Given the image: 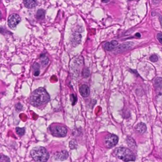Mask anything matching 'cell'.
Here are the masks:
<instances>
[{
  "mask_svg": "<svg viewBox=\"0 0 162 162\" xmlns=\"http://www.w3.org/2000/svg\"><path fill=\"white\" fill-rule=\"evenodd\" d=\"M118 45L117 41H112L111 42H106L104 44V47L106 51H111L116 48Z\"/></svg>",
  "mask_w": 162,
  "mask_h": 162,
  "instance_id": "11",
  "label": "cell"
},
{
  "mask_svg": "<svg viewBox=\"0 0 162 162\" xmlns=\"http://www.w3.org/2000/svg\"><path fill=\"white\" fill-rule=\"evenodd\" d=\"M21 21V18L17 14H14L10 15L8 19V24L12 29H14Z\"/></svg>",
  "mask_w": 162,
  "mask_h": 162,
  "instance_id": "6",
  "label": "cell"
},
{
  "mask_svg": "<svg viewBox=\"0 0 162 162\" xmlns=\"http://www.w3.org/2000/svg\"><path fill=\"white\" fill-rule=\"evenodd\" d=\"M50 97L46 90L43 87H40L34 90L30 96V103L35 107L41 106L47 103Z\"/></svg>",
  "mask_w": 162,
  "mask_h": 162,
  "instance_id": "1",
  "label": "cell"
},
{
  "mask_svg": "<svg viewBox=\"0 0 162 162\" xmlns=\"http://www.w3.org/2000/svg\"><path fill=\"white\" fill-rule=\"evenodd\" d=\"M114 155L124 162L135 161L136 157L133 152L126 147H117L114 151Z\"/></svg>",
  "mask_w": 162,
  "mask_h": 162,
  "instance_id": "2",
  "label": "cell"
},
{
  "mask_svg": "<svg viewBox=\"0 0 162 162\" xmlns=\"http://www.w3.org/2000/svg\"><path fill=\"white\" fill-rule=\"evenodd\" d=\"M154 87L155 92L158 96L162 95V78H157L154 81Z\"/></svg>",
  "mask_w": 162,
  "mask_h": 162,
  "instance_id": "7",
  "label": "cell"
},
{
  "mask_svg": "<svg viewBox=\"0 0 162 162\" xmlns=\"http://www.w3.org/2000/svg\"><path fill=\"white\" fill-rule=\"evenodd\" d=\"M135 129L138 133L143 134L147 130V127L146 124L144 123H139L135 127Z\"/></svg>",
  "mask_w": 162,
  "mask_h": 162,
  "instance_id": "12",
  "label": "cell"
},
{
  "mask_svg": "<svg viewBox=\"0 0 162 162\" xmlns=\"http://www.w3.org/2000/svg\"><path fill=\"white\" fill-rule=\"evenodd\" d=\"M8 1H9V0H8Z\"/></svg>",
  "mask_w": 162,
  "mask_h": 162,
  "instance_id": "24",
  "label": "cell"
},
{
  "mask_svg": "<svg viewBox=\"0 0 162 162\" xmlns=\"http://www.w3.org/2000/svg\"></svg>",
  "mask_w": 162,
  "mask_h": 162,
  "instance_id": "25",
  "label": "cell"
},
{
  "mask_svg": "<svg viewBox=\"0 0 162 162\" xmlns=\"http://www.w3.org/2000/svg\"><path fill=\"white\" fill-rule=\"evenodd\" d=\"M16 133L20 136H22L25 133V128L21 127H16Z\"/></svg>",
  "mask_w": 162,
  "mask_h": 162,
  "instance_id": "17",
  "label": "cell"
},
{
  "mask_svg": "<svg viewBox=\"0 0 162 162\" xmlns=\"http://www.w3.org/2000/svg\"><path fill=\"white\" fill-rule=\"evenodd\" d=\"M158 60V58L156 55H152V56H150V60L153 62H155L157 61Z\"/></svg>",
  "mask_w": 162,
  "mask_h": 162,
  "instance_id": "19",
  "label": "cell"
},
{
  "mask_svg": "<svg viewBox=\"0 0 162 162\" xmlns=\"http://www.w3.org/2000/svg\"><path fill=\"white\" fill-rule=\"evenodd\" d=\"M68 157V152L65 150L56 152L54 155L55 160L57 161H64L65 160L67 159Z\"/></svg>",
  "mask_w": 162,
  "mask_h": 162,
  "instance_id": "8",
  "label": "cell"
},
{
  "mask_svg": "<svg viewBox=\"0 0 162 162\" xmlns=\"http://www.w3.org/2000/svg\"><path fill=\"white\" fill-rule=\"evenodd\" d=\"M136 37H137L138 38H140L141 37V34L139 33H136Z\"/></svg>",
  "mask_w": 162,
  "mask_h": 162,
  "instance_id": "22",
  "label": "cell"
},
{
  "mask_svg": "<svg viewBox=\"0 0 162 162\" xmlns=\"http://www.w3.org/2000/svg\"><path fill=\"white\" fill-rule=\"evenodd\" d=\"M159 20L160 23L161 27L162 28V17L161 16H159Z\"/></svg>",
  "mask_w": 162,
  "mask_h": 162,
  "instance_id": "21",
  "label": "cell"
},
{
  "mask_svg": "<svg viewBox=\"0 0 162 162\" xmlns=\"http://www.w3.org/2000/svg\"><path fill=\"white\" fill-rule=\"evenodd\" d=\"M77 146V144L75 140H72L70 142V147L71 149L76 148Z\"/></svg>",
  "mask_w": 162,
  "mask_h": 162,
  "instance_id": "18",
  "label": "cell"
},
{
  "mask_svg": "<svg viewBox=\"0 0 162 162\" xmlns=\"http://www.w3.org/2000/svg\"><path fill=\"white\" fill-rule=\"evenodd\" d=\"M104 142L106 147L110 148L117 144L119 142V138L114 134H109L105 137Z\"/></svg>",
  "mask_w": 162,
  "mask_h": 162,
  "instance_id": "5",
  "label": "cell"
},
{
  "mask_svg": "<svg viewBox=\"0 0 162 162\" xmlns=\"http://www.w3.org/2000/svg\"><path fill=\"white\" fill-rule=\"evenodd\" d=\"M24 5L28 9H32L37 5V0H23Z\"/></svg>",
  "mask_w": 162,
  "mask_h": 162,
  "instance_id": "13",
  "label": "cell"
},
{
  "mask_svg": "<svg viewBox=\"0 0 162 162\" xmlns=\"http://www.w3.org/2000/svg\"><path fill=\"white\" fill-rule=\"evenodd\" d=\"M79 92L84 98H87L90 94V89L87 85H83L79 87Z\"/></svg>",
  "mask_w": 162,
  "mask_h": 162,
  "instance_id": "10",
  "label": "cell"
},
{
  "mask_svg": "<svg viewBox=\"0 0 162 162\" xmlns=\"http://www.w3.org/2000/svg\"><path fill=\"white\" fill-rule=\"evenodd\" d=\"M157 39L159 41L160 43L162 44V34L161 33H159L157 34Z\"/></svg>",
  "mask_w": 162,
  "mask_h": 162,
  "instance_id": "20",
  "label": "cell"
},
{
  "mask_svg": "<svg viewBox=\"0 0 162 162\" xmlns=\"http://www.w3.org/2000/svg\"><path fill=\"white\" fill-rule=\"evenodd\" d=\"M40 65L37 63H35L33 65L34 70V75L35 76H38L40 74Z\"/></svg>",
  "mask_w": 162,
  "mask_h": 162,
  "instance_id": "15",
  "label": "cell"
},
{
  "mask_svg": "<svg viewBox=\"0 0 162 162\" xmlns=\"http://www.w3.org/2000/svg\"><path fill=\"white\" fill-rule=\"evenodd\" d=\"M45 12L44 10L40 9L37 11L36 17L37 19L40 20H42L45 17Z\"/></svg>",
  "mask_w": 162,
  "mask_h": 162,
  "instance_id": "14",
  "label": "cell"
},
{
  "mask_svg": "<svg viewBox=\"0 0 162 162\" xmlns=\"http://www.w3.org/2000/svg\"><path fill=\"white\" fill-rule=\"evenodd\" d=\"M133 45V43L132 42H127V43L119 45V47H117L116 49L118 53H120V52H122L130 49Z\"/></svg>",
  "mask_w": 162,
  "mask_h": 162,
  "instance_id": "9",
  "label": "cell"
},
{
  "mask_svg": "<svg viewBox=\"0 0 162 162\" xmlns=\"http://www.w3.org/2000/svg\"><path fill=\"white\" fill-rule=\"evenodd\" d=\"M51 134L53 136L63 138L67 134V128L61 125H55L50 128Z\"/></svg>",
  "mask_w": 162,
  "mask_h": 162,
  "instance_id": "4",
  "label": "cell"
},
{
  "mask_svg": "<svg viewBox=\"0 0 162 162\" xmlns=\"http://www.w3.org/2000/svg\"><path fill=\"white\" fill-rule=\"evenodd\" d=\"M31 155L33 159L37 162H46L49 158V154L43 147H34L31 151Z\"/></svg>",
  "mask_w": 162,
  "mask_h": 162,
  "instance_id": "3",
  "label": "cell"
},
{
  "mask_svg": "<svg viewBox=\"0 0 162 162\" xmlns=\"http://www.w3.org/2000/svg\"><path fill=\"white\" fill-rule=\"evenodd\" d=\"M109 1V0H102V2L104 3H107Z\"/></svg>",
  "mask_w": 162,
  "mask_h": 162,
  "instance_id": "23",
  "label": "cell"
},
{
  "mask_svg": "<svg viewBox=\"0 0 162 162\" xmlns=\"http://www.w3.org/2000/svg\"><path fill=\"white\" fill-rule=\"evenodd\" d=\"M41 62L43 66H46L49 62V59L45 55L42 54L41 56Z\"/></svg>",
  "mask_w": 162,
  "mask_h": 162,
  "instance_id": "16",
  "label": "cell"
}]
</instances>
